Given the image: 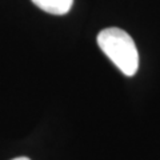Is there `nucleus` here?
<instances>
[{
	"label": "nucleus",
	"mask_w": 160,
	"mask_h": 160,
	"mask_svg": "<svg viewBox=\"0 0 160 160\" xmlns=\"http://www.w3.org/2000/svg\"><path fill=\"white\" fill-rule=\"evenodd\" d=\"M12 160H31V159L26 158V156H20V158H15V159H12Z\"/></svg>",
	"instance_id": "obj_3"
},
{
	"label": "nucleus",
	"mask_w": 160,
	"mask_h": 160,
	"mask_svg": "<svg viewBox=\"0 0 160 160\" xmlns=\"http://www.w3.org/2000/svg\"><path fill=\"white\" fill-rule=\"evenodd\" d=\"M98 46L126 76H132L139 68V53L133 39L116 27H109L98 35Z\"/></svg>",
	"instance_id": "obj_1"
},
{
	"label": "nucleus",
	"mask_w": 160,
	"mask_h": 160,
	"mask_svg": "<svg viewBox=\"0 0 160 160\" xmlns=\"http://www.w3.org/2000/svg\"><path fill=\"white\" fill-rule=\"evenodd\" d=\"M42 11L52 15H64L71 9L73 0H32Z\"/></svg>",
	"instance_id": "obj_2"
}]
</instances>
